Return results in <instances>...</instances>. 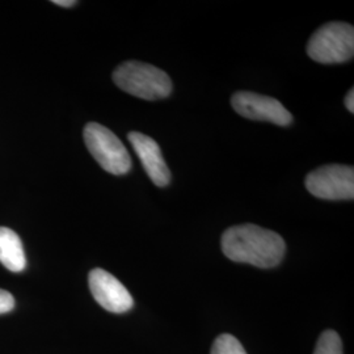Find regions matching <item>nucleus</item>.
<instances>
[{"mask_svg":"<svg viewBox=\"0 0 354 354\" xmlns=\"http://www.w3.org/2000/svg\"><path fill=\"white\" fill-rule=\"evenodd\" d=\"M221 244L230 260L264 269L279 266L286 252V244L281 235L256 225L227 228Z\"/></svg>","mask_w":354,"mask_h":354,"instance_id":"f257e3e1","label":"nucleus"},{"mask_svg":"<svg viewBox=\"0 0 354 354\" xmlns=\"http://www.w3.org/2000/svg\"><path fill=\"white\" fill-rule=\"evenodd\" d=\"M118 88L143 100L165 99L172 92V82L163 70L137 61L118 66L113 73Z\"/></svg>","mask_w":354,"mask_h":354,"instance_id":"f03ea898","label":"nucleus"},{"mask_svg":"<svg viewBox=\"0 0 354 354\" xmlns=\"http://www.w3.org/2000/svg\"><path fill=\"white\" fill-rule=\"evenodd\" d=\"M307 54L317 64H344L353 58L354 28L346 23L320 26L307 44Z\"/></svg>","mask_w":354,"mask_h":354,"instance_id":"7ed1b4c3","label":"nucleus"},{"mask_svg":"<svg viewBox=\"0 0 354 354\" xmlns=\"http://www.w3.org/2000/svg\"><path fill=\"white\" fill-rule=\"evenodd\" d=\"M84 142L91 155L112 175H125L131 169V158L113 131L96 122L84 127Z\"/></svg>","mask_w":354,"mask_h":354,"instance_id":"20e7f679","label":"nucleus"},{"mask_svg":"<svg viewBox=\"0 0 354 354\" xmlns=\"http://www.w3.org/2000/svg\"><path fill=\"white\" fill-rule=\"evenodd\" d=\"M307 190L322 200H353L354 169L349 165L320 167L306 177Z\"/></svg>","mask_w":354,"mask_h":354,"instance_id":"39448f33","label":"nucleus"},{"mask_svg":"<svg viewBox=\"0 0 354 354\" xmlns=\"http://www.w3.org/2000/svg\"><path fill=\"white\" fill-rule=\"evenodd\" d=\"M231 105L236 113L254 121H266L279 127H288L292 122L290 112L279 100L264 95L241 91L231 97Z\"/></svg>","mask_w":354,"mask_h":354,"instance_id":"423d86ee","label":"nucleus"},{"mask_svg":"<svg viewBox=\"0 0 354 354\" xmlns=\"http://www.w3.org/2000/svg\"><path fill=\"white\" fill-rule=\"evenodd\" d=\"M89 290L95 301L109 313L124 314L133 308L134 301L127 288L102 268L91 270L88 277Z\"/></svg>","mask_w":354,"mask_h":354,"instance_id":"0eeeda50","label":"nucleus"},{"mask_svg":"<svg viewBox=\"0 0 354 354\" xmlns=\"http://www.w3.org/2000/svg\"><path fill=\"white\" fill-rule=\"evenodd\" d=\"M134 151L143 165L147 176L151 178L156 187H167L171 181V172L165 165V158L159 145L149 136H145L140 131H131L127 136Z\"/></svg>","mask_w":354,"mask_h":354,"instance_id":"6e6552de","label":"nucleus"},{"mask_svg":"<svg viewBox=\"0 0 354 354\" xmlns=\"http://www.w3.org/2000/svg\"><path fill=\"white\" fill-rule=\"evenodd\" d=\"M0 263L11 272H23L26 259L23 243L11 228L0 227Z\"/></svg>","mask_w":354,"mask_h":354,"instance_id":"1a4fd4ad","label":"nucleus"},{"mask_svg":"<svg viewBox=\"0 0 354 354\" xmlns=\"http://www.w3.org/2000/svg\"><path fill=\"white\" fill-rule=\"evenodd\" d=\"M314 354H342V342L335 330H324L317 340Z\"/></svg>","mask_w":354,"mask_h":354,"instance_id":"9d476101","label":"nucleus"},{"mask_svg":"<svg viewBox=\"0 0 354 354\" xmlns=\"http://www.w3.org/2000/svg\"><path fill=\"white\" fill-rule=\"evenodd\" d=\"M212 354H247V352L236 337L223 333L216 337L212 348Z\"/></svg>","mask_w":354,"mask_h":354,"instance_id":"9b49d317","label":"nucleus"},{"mask_svg":"<svg viewBox=\"0 0 354 354\" xmlns=\"http://www.w3.org/2000/svg\"><path fill=\"white\" fill-rule=\"evenodd\" d=\"M13 307H15V298L12 294L0 289V314H7L12 311Z\"/></svg>","mask_w":354,"mask_h":354,"instance_id":"f8f14e48","label":"nucleus"},{"mask_svg":"<svg viewBox=\"0 0 354 354\" xmlns=\"http://www.w3.org/2000/svg\"><path fill=\"white\" fill-rule=\"evenodd\" d=\"M345 106H346V109L351 112V113H354V91L353 89H351L349 92H348V95H346V97H345Z\"/></svg>","mask_w":354,"mask_h":354,"instance_id":"ddd939ff","label":"nucleus"},{"mask_svg":"<svg viewBox=\"0 0 354 354\" xmlns=\"http://www.w3.org/2000/svg\"><path fill=\"white\" fill-rule=\"evenodd\" d=\"M53 3L55 6H59V7H73L76 4V1H74V0H54Z\"/></svg>","mask_w":354,"mask_h":354,"instance_id":"4468645a","label":"nucleus"}]
</instances>
